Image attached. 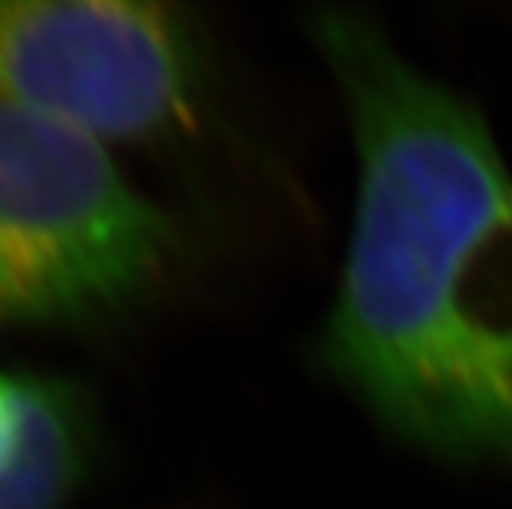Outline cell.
Here are the masks:
<instances>
[{
  "instance_id": "6da1fadb",
  "label": "cell",
  "mask_w": 512,
  "mask_h": 509,
  "mask_svg": "<svg viewBox=\"0 0 512 509\" xmlns=\"http://www.w3.org/2000/svg\"><path fill=\"white\" fill-rule=\"evenodd\" d=\"M356 151L319 362L396 439L512 470V172L473 102L356 10L310 19Z\"/></svg>"
},
{
  "instance_id": "277c9868",
  "label": "cell",
  "mask_w": 512,
  "mask_h": 509,
  "mask_svg": "<svg viewBox=\"0 0 512 509\" xmlns=\"http://www.w3.org/2000/svg\"><path fill=\"white\" fill-rule=\"evenodd\" d=\"M86 454L89 418L74 390L0 372V509H62Z\"/></svg>"
},
{
  "instance_id": "7a4b0ae2",
  "label": "cell",
  "mask_w": 512,
  "mask_h": 509,
  "mask_svg": "<svg viewBox=\"0 0 512 509\" xmlns=\"http://www.w3.org/2000/svg\"><path fill=\"white\" fill-rule=\"evenodd\" d=\"M175 258L172 215L108 145L0 108V335L129 313Z\"/></svg>"
},
{
  "instance_id": "3957f363",
  "label": "cell",
  "mask_w": 512,
  "mask_h": 509,
  "mask_svg": "<svg viewBox=\"0 0 512 509\" xmlns=\"http://www.w3.org/2000/svg\"><path fill=\"white\" fill-rule=\"evenodd\" d=\"M206 43L188 7L135 0H0V108L102 145L188 126Z\"/></svg>"
}]
</instances>
